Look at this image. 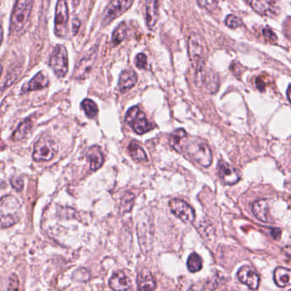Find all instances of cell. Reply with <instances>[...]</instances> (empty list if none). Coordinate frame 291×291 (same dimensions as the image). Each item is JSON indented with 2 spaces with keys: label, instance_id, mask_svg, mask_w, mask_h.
I'll list each match as a JSON object with an SVG mask.
<instances>
[{
  "label": "cell",
  "instance_id": "obj_15",
  "mask_svg": "<svg viewBox=\"0 0 291 291\" xmlns=\"http://www.w3.org/2000/svg\"><path fill=\"white\" fill-rule=\"evenodd\" d=\"M218 174L222 182L228 186L234 185L240 180L238 172L234 168H232V166H230L223 161L219 163Z\"/></svg>",
  "mask_w": 291,
  "mask_h": 291
},
{
  "label": "cell",
  "instance_id": "obj_32",
  "mask_svg": "<svg viewBox=\"0 0 291 291\" xmlns=\"http://www.w3.org/2000/svg\"><path fill=\"white\" fill-rule=\"evenodd\" d=\"M20 71L19 69L16 70H13L8 74L7 78L5 80V85L4 87H9L10 85H12L13 83L15 82V80H17L18 77L20 76Z\"/></svg>",
  "mask_w": 291,
  "mask_h": 291
},
{
  "label": "cell",
  "instance_id": "obj_22",
  "mask_svg": "<svg viewBox=\"0 0 291 291\" xmlns=\"http://www.w3.org/2000/svg\"><path fill=\"white\" fill-rule=\"evenodd\" d=\"M274 281L278 287L283 288L291 284V270L288 268L278 267L274 271Z\"/></svg>",
  "mask_w": 291,
  "mask_h": 291
},
{
  "label": "cell",
  "instance_id": "obj_35",
  "mask_svg": "<svg viewBox=\"0 0 291 291\" xmlns=\"http://www.w3.org/2000/svg\"><path fill=\"white\" fill-rule=\"evenodd\" d=\"M263 34L265 36V39L269 40V41H276L277 40V36L274 34V32L269 28V27H265L262 30Z\"/></svg>",
  "mask_w": 291,
  "mask_h": 291
},
{
  "label": "cell",
  "instance_id": "obj_5",
  "mask_svg": "<svg viewBox=\"0 0 291 291\" xmlns=\"http://www.w3.org/2000/svg\"><path fill=\"white\" fill-rule=\"evenodd\" d=\"M58 152V147L53 139L43 135L34 144L33 160L36 162H48L53 159Z\"/></svg>",
  "mask_w": 291,
  "mask_h": 291
},
{
  "label": "cell",
  "instance_id": "obj_34",
  "mask_svg": "<svg viewBox=\"0 0 291 291\" xmlns=\"http://www.w3.org/2000/svg\"><path fill=\"white\" fill-rule=\"evenodd\" d=\"M10 183L12 186L13 188H15L16 191H20L22 190L23 186H24V182H23L22 178L20 177H12L10 180Z\"/></svg>",
  "mask_w": 291,
  "mask_h": 291
},
{
  "label": "cell",
  "instance_id": "obj_17",
  "mask_svg": "<svg viewBox=\"0 0 291 291\" xmlns=\"http://www.w3.org/2000/svg\"><path fill=\"white\" fill-rule=\"evenodd\" d=\"M137 74L133 70H125L120 74L118 88L121 93H126L137 83Z\"/></svg>",
  "mask_w": 291,
  "mask_h": 291
},
{
  "label": "cell",
  "instance_id": "obj_26",
  "mask_svg": "<svg viewBox=\"0 0 291 291\" xmlns=\"http://www.w3.org/2000/svg\"><path fill=\"white\" fill-rule=\"evenodd\" d=\"M129 150H130V155L132 156L134 160L136 162H147L148 158L146 155L145 151L135 141H132L129 144Z\"/></svg>",
  "mask_w": 291,
  "mask_h": 291
},
{
  "label": "cell",
  "instance_id": "obj_33",
  "mask_svg": "<svg viewBox=\"0 0 291 291\" xmlns=\"http://www.w3.org/2000/svg\"><path fill=\"white\" fill-rule=\"evenodd\" d=\"M135 66H136L138 69L144 70H148V57H147V56H146L145 54H143V53L138 54L137 56L135 57Z\"/></svg>",
  "mask_w": 291,
  "mask_h": 291
},
{
  "label": "cell",
  "instance_id": "obj_43",
  "mask_svg": "<svg viewBox=\"0 0 291 291\" xmlns=\"http://www.w3.org/2000/svg\"><path fill=\"white\" fill-rule=\"evenodd\" d=\"M80 2H81V0H72V5H74V7H77L80 4Z\"/></svg>",
  "mask_w": 291,
  "mask_h": 291
},
{
  "label": "cell",
  "instance_id": "obj_10",
  "mask_svg": "<svg viewBox=\"0 0 291 291\" xmlns=\"http://www.w3.org/2000/svg\"><path fill=\"white\" fill-rule=\"evenodd\" d=\"M68 20V6L66 0H58V2L56 4L55 29H54L56 36L62 38L66 35Z\"/></svg>",
  "mask_w": 291,
  "mask_h": 291
},
{
  "label": "cell",
  "instance_id": "obj_42",
  "mask_svg": "<svg viewBox=\"0 0 291 291\" xmlns=\"http://www.w3.org/2000/svg\"><path fill=\"white\" fill-rule=\"evenodd\" d=\"M287 96H288V100H289V102L291 103V85L288 88V90H287Z\"/></svg>",
  "mask_w": 291,
  "mask_h": 291
},
{
  "label": "cell",
  "instance_id": "obj_7",
  "mask_svg": "<svg viewBox=\"0 0 291 291\" xmlns=\"http://www.w3.org/2000/svg\"><path fill=\"white\" fill-rule=\"evenodd\" d=\"M125 121L137 134H144L153 129V125L138 106H134L127 111Z\"/></svg>",
  "mask_w": 291,
  "mask_h": 291
},
{
  "label": "cell",
  "instance_id": "obj_31",
  "mask_svg": "<svg viewBox=\"0 0 291 291\" xmlns=\"http://www.w3.org/2000/svg\"><path fill=\"white\" fill-rule=\"evenodd\" d=\"M225 24L230 29H234L242 25V21L234 15H229L226 17Z\"/></svg>",
  "mask_w": 291,
  "mask_h": 291
},
{
  "label": "cell",
  "instance_id": "obj_36",
  "mask_svg": "<svg viewBox=\"0 0 291 291\" xmlns=\"http://www.w3.org/2000/svg\"><path fill=\"white\" fill-rule=\"evenodd\" d=\"M19 284H20V282H19L17 276L13 274V275L10 276L8 289H19L20 288Z\"/></svg>",
  "mask_w": 291,
  "mask_h": 291
},
{
  "label": "cell",
  "instance_id": "obj_18",
  "mask_svg": "<svg viewBox=\"0 0 291 291\" xmlns=\"http://www.w3.org/2000/svg\"><path fill=\"white\" fill-rule=\"evenodd\" d=\"M145 10L147 24L153 29L158 20V0H145Z\"/></svg>",
  "mask_w": 291,
  "mask_h": 291
},
{
  "label": "cell",
  "instance_id": "obj_29",
  "mask_svg": "<svg viewBox=\"0 0 291 291\" xmlns=\"http://www.w3.org/2000/svg\"><path fill=\"white\" fill-rule=\"evenodd\" d=\"M81 107L89 118H94L98 114V107L94 101L90 100L89 98L82 101Z\"/></svg>",
  "mask_w": 291,
  "mask_h": 291
},
{
  "label": "cell",
  "instance_id": "obj_12",
  "mask_svg": "<svg viewBox=\"0 0 291 291\" xmlns=\"http://www.w3.org/2000/svg\"><path fill=\"white\" fill-rule=\"evenodd\" d=\"M169 209L177 218L185 223H192L195 220V212L193 209L183 200H171L169 202Z\"/></svg>",
  "mask_w": 291,
  "mask_h": 291
},
{
  "label": "cell",
  "instance_id": "obj_19",
  "mask_svg": "<svg viewBox=\"0 0 291 291\" xmlns=\"http://www.w3.org/2000/svg\"><path fill=\"white\" fill-rule=\"evenodd\" d=\"M109 285L114 290H127L130 288V278L124 272H117L110 278Z\"/></svg>",
  "mask_w": 291,
  "mask_h": 291
},
{
  "label": "cell",
  "instance_id": "obj_9",
  "mask_svg": "<svg viewBox=\"0 0 291 291\" xmlns=\"http://www.w3.org/2000/svg\"><path fill=\"white\" fill-rule=\"evenodd\" d=\"M135 0H111L105 10L102 26H107L115 19L122 16L128 10H130Z\"/></svg>",
  "mask_w": 291,
  "mask_h": 291
},
{
  "label": "cell",
  "instance_id": "obj_20",
  "mask_svg": "<svg viewBox=\"0 0 291 291\" xmlns=\"http://www.w3.org/2000/svg\"><path fill=\"white\" fill-rule=\"evenodd\" d=\"M137 284L140 290H153L156 288L155 279L153 274L148 270L142 271L139 273Z\"/></svg>",
  "mask_w": 291,
  "mask_h": 291
},
{
  "label": "cell",
  "instance_id": "obj_44",
  "mask_svg": "<svg viewBox=\"0 0 291 291\" xmlns=\"http://www.w3.org/2000/svg\"><path fill=\"white\" fill-rule=\"evenodd\" d=\"M2 72H3V67L2 65H1V63H0V76H1V75H2Z\"/></svg>",
  "mask_w": 291,
  "mask_h": 291
},
{
  "label": "cell",
  "instance_id": "obj_38",
  "mask_svg": "<svg viewBox=\"0 0 291 291\" xmlns=\"http://www.w3.org/2000/svg\"><path fill=\"white\" fill-rule=\"evenodd\" d=\"M271 234L273 236L274 239H279L281 236V230L280 229H272V232H271Z\"/></svg>",
  "mask_w": 291,
  "mask_h": 291
},
{
  "label": "cell",
  "instance_id": "obj_8",
  "mask_svg": "<svg viewBox=\"0 0 291 291\" xmlns=\"http://www.w3.org/2000/svg\"><path fill=\"white\" fill-rule=\"evenodd\" d=\"M195 83L201 89L209 93H216L219 88V78L214 71L208 69L206 65L195 70Z\"/></svg>",
  "mask_w": 291,
  "mask_h": 291
},
{
  "label": "cell",
  "instance_id": "obj_1",
  "mask_svg": "<svg viewBox=\"0 0 291 291\" xmlns=\"http://www.w3.org/2000/svg\"><path fill=\"white\" fill-rule=\"evenodd\" d=\"M21 219V204L15 196L7 195L0 198V227L9 228Z\"/></svg>",
  "mask_w": 291,
  "mask_h": 291
},
{
  "label": "cell",
  "instance_id": "obj_14",
  "mask_svg": "<svg viewBox=\"0 0 291 291\" xmlns=\"http://www.w3.org/2000/svg\"><path fill=\"white\" fill-rule=\"evenodd\" d=\"M249 6L261 16H272L276 14V0H246Z\"/></svg>",
  "mask_w": 291,
  "mask_h": 291
},
{
  "label": "cell",
  "instance_id": "obj_21",
  "mask_svg": "<svg viewBox=\"0 0 291 291\" xmlns=\"http://www.w3.org/2000/svg\"><path fill=\"white\" fill-rule=\"evenodd\" d=\"M253 214L259 220L262 222L269 221V205L265 200H258L253 204Z\"/></svg>",
  "mask_w": 291,
  "mask_h": 291
},
{
  "label": "cell",
  "instance_id": "obj_16",
  "mask_svg": "<svg viewBox=\"0 0 291 291\" xmlns=\"http://www.w3.org/2000/svg\"><path fill=\"white\" fill-rule=\"evenodd\" d=\"M50 84V79L48 75H46L43 71H40L36 74L35 76L31 79L28 82L26 83L21 87V93H29L33 91H38L44 89Z\"/></svg>",
  "mask_w": 291,
  "mask_h": 291
},
{
  "label": "cell",
  "instance_id": "obj_41",
  "mask_svg": "<svg viewBox=\"0 0 291 291\" xmlns=\"http://www.w3.org/2000/svg\"><path fill=\"white\" fill-rule=\"evenodd\" d=\"M3 39H4V29H3L2 24L0 23V47L2 44Z\"/></svg>",
  "mask_w": 291,
  "mask_h": 291
},
{
  "label": "cell",
  "instance_id": "obj_13",
  "mask_svg": "<svg viewBox=\"0 0 291 291\" xmlns=\"http://www.w3.org/2000/svg\"><path fill=\"white\" fill-rule=\"evenodd\" d=\"M237 278L241 283H245L251 289H257L259 287V275L250 265H243L237 272Z\"/></svg>",
  "mask_w": 291,
  "mask_h": 291
},
{
  "label": "cell",
  "instance_id": "obj_11",
  "mask_svg": "<svg viewBox=\"0 0 291 291\" xmlns=\"http://www.w3.org/2000/svg\"><path fill=\"white\" fill-rule=\"evenodd\" d=\"M97 57V47L90 50L88 54L85 55L79 60L76 64L74 72V78L76 80H84L88 77L94 67V62Z\"/></svg>",
  "mask_w": 291,
  "mask_h": 291
},
{
  "label": "cell",
  "instance_id": "obj_25",
  "mask_svg": "<svg viewBox=\"0 0 291 291\" xmlns=\"http://www.w3.org/2000/svg\"><path fill=\"white\" fill-rule=\"evenodd\" d=\"M128 27L125 21H123L114 29L112 33V42L113 46L121 44L127 36Z\"/></svg>",
  "mask_w": 291,
  "mask_h": 291
},
{
  "label": "cell",
  "instance_id": "obj_40",
  "mask_svg": "<svg viewBox=\"0 0 291 291\" xmlns=\"http://www.w3.org/2000/svg\"><path fill=\"white\" fill-rule=\"evenodd\" d=\"M283 252L288 257L291 259V246H287V247L283 248Z\"/></svg>",
  "mask_w": 291,
  "mask_h": 291
},
{
  "label": "cell",
  "instance_id": "obj_28",
  "mask_svg": "<svg viewBox=\"0 0 291 291\" xmlns=\"http://www.w3.org/2000/svg\"><path fill=\"white\" fill-rule=\"evenodd\" d=\"M186 265H187L188 271H190L191 273H198L202 269L203 261H202L201 257L197 253H192L189 255Z\"/></svg>",
  "mask_w": 291,
  "mask_h": 291
},
{
  "label": "cell",
  "instance_id": "obj_4",
  "mask_svg": "<svg viewBox=\"0 0 291 291\" xmlns=\"http://www.w3.org/2000/svg\"><path fill=\"white\" fill-rule=\"evenodd\" d=\"M186 153L202 167L208 168L212 163V152L209 145L199 139H193L186 146Z\"/></svg>",
  "mask_w": 291,
  "mask_h": 291
},
{
  "label": "cell",
  "instance_id": "obj_23",
  "mask_svg": "<svg viewBox=\"0 0 291 291\" xmlns=\"http://www.w3.org/2000/svg\"><path fill=\"white\" fill-rule=\"evenodd\" d=\"M87 158L89 161L91 170H97L98 168H101L104 161L103 155L99 147H92L88 152Z\"/></svg>",
  "mask_w": 291,
  "mask_h": 291
},
{
  "label": "cell",
  "instance_id": "obj_30",
  "mask_svg": "<svg viewBox=\"0 0 291 291\" xmlns=\"http://www.w3.org/2000/svg\"><path fill=\"white\" fill-rule=\"evenodd\" d=\"M199 6L207 11H213L217 8L220 0H197Z\"/></svg>",
  "mask_w": 291,
  "mask_h": 291
},
{
  "label": "cell",
  "instance_id": "obj_2",
  "mask_svg": "<svg viewBox=\"0 0 291 291\" xmlns=\"http://www.w3.org/2000/svg\"><path fill=\"white\" fill-rule=\"evenodd\" d=\"M33 0H15L10 17L11 34H20L25 29L33 10Z\"/></svg>",
  "mask_w": 291,
  "mask_h": 291
},
{
  "label": "cell",
  "instance_id": "obj_37",
  "mask_svg": "<svg viewBox=\"0 0 291 291\" xmlns=\"http://www.w3.org/2000/svg\"><path fill=\"white\" fill-rule=\"evenodd\" d=\"M80 26H81L80 20L78 17L74 18V21H72V27H71L74 35H76L78 34V32H79V29H80Z\"/></svg>",
  "mask_w": 291,
  "mask_h": 291
},
{
  "label": "cell",
  "instance_id": "obj_39",
  "mask_svg": "<svg viewBox=\"0 0 291 291\" xmlns=\"http://www.w3.org/2000/svg\"><path fill=\"white\" fill-rule=\"evenodd\" d=\"M256 86H257L258 89H259L260 92H263L264 89H265V84H264L262 80H260V78L256 80Z\"/></svg>",
  "mask_w": 291,
  "mask_h": 291
},
{
  "label": "cell",
  "instance_id": "obj_27",
  "mask_svg": "<svg viewBox=\"0 0 291 291\" xmlns=\"http://www.w3.org/2000/svg\"><path fill=\"white\" fill-rule=\"evenodd\" d=\"M186 131L184 129H177L176 131H173L171 135V146L176 149L177 151H181V140L186 138Z\"/></svg>",
  "mask_w": 291,
  "mask_h": 291
},
{
  "label": "cell",
  "instance_id": "obj_24",
  "mask_svg": "<svg viewBox=\"0 0 291 291\" xmlns=\"http://www.w3.org/2000/svg\"><path fill=\"white\" fill-rule=\"evenodd\" d=\"M33 126V122L30 119H26L22 122H20L17 128L14 131L12 135V139L14 141H19L20 139H24L26 135L30 131Z\"/></svg>",
  "mask_w": 291,
  "mask_h": 291
},
{
  "label": "cell",
  "instance_id": "obj_3",
  "mask_svg": "<svg viewBox=\"0 0 291 291\" xmlns=\"http://www.w3.org/2000/svg\"><path fill=\"white\" fill-rule=\"evenodd\" d=\"M187 48L189 58L194 70H199L205 66L206 44L200 34L191 33V35L189 36Z\"/></svg>",
  "mask_w": 291,
  "mask_h": 291
},
{
  "label": "cell",
  "instance_id": "obj_6",
  "mask_svg": "<svg viewBox=\"0 0 291 291\" xmlns=\"http://www.w3.org/2000/svg\"><path fill=\"white\" fill-rule=\"evenodd\" d=\"M48 65L58 78H63L68 72V53L66 47L57 44L51 53Z\"/></svg>",
  "mask_w": 291,
  "mask_h": 291
}]
</instances>
